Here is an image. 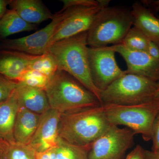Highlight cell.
Here are the masks:
<instances>
[{
    "instance_id": "obj_12",
    "label": "cell",
    "mask_w": 159,
    "mask_h": 159,
    "mask_svg": "<svg viewBox=\"0 0 159 159\" xmlns=\"http://www.w3.org/2000/svg\"><path fill=\"white\" fill-rule=\"evenodd\" d=\"M61 114L50 109L41 115L37 129L29 145L37 152L57 147Z\"/></svg>"
},
{
    "instance_id": "obj_2",
    "label": "cell",
    "mask_w": 159,
    "mask_h": 159,
    "mask_svg": "<svg viewBox=\"0 0 159 159\" xmlns=\"http://www.w3.org/2000/svg\"><path fill=\"white\" fill-rule=\"evenodd\" d=\"M111 125L101 105L61 114L59 136L71 144L88 146L92 145Z\"/></svg>"
},
{
    "instance_id": "obj_21",
    "label": "cell",
    "mask_w": 159,
    "mask_h": 159,
    "mask_svg": "<svg viewBox=\"0 0 159 159\" xmlns=\"http://www.w3.org/2000/svg\"><path fill=\"white\" fill-rule=\"evenodd\" d=\"M91 145H74L60 138L56 147L57 159H89Z\"/></svg>"
},
{
    "instance_id": "obj_8",
    "label": "cell",
    "mask_w": 159,
    "mask_h": 159,
    "mask_svg": "<svg viewBox=\"0 0 159 159\" xmlns=\"http://www.w3.org/2000/svg\"><path fill=\"white\" fill-rule=\"evenodd\" d=\"M115 52L110 46L89 47L88 59L91 77L100 93L119 77L126 74L117 64Z\"/></svg>"
},
{
    "instance_id": "obj_16",
    "label": "cell",
    "mask_w": 159,
    "mask_h": 159,
    "mask_svg": "<svg viewBox=\"0 0 159 159\" xmlns=\"http://www.w3.org/2000/svg\"><path fill=\"white\" fill-rule=\"evenodd\" d=\"M15 93L19 104L33 112L42 115L51 109L44 90L18 82Z\"/></svg>"
},
{
    "instance_id": "obj_13",
    "label": "cell",
    "mask_w": 159,
    "mask_h": 159,
    "mask_svg": "<svg viewBox=\"0 0 159 159\" xmlns=\"http://www.w3.org/2000/svg\"><path fill=\"white\" fill-rule=\"evenodd\" d=\"M34 55L11 50H0V74L17 81L29 69Z\"/></svg>"
},
{
    "instance_id": "obj_36",
    "label": "cell",
    "mask_w": 159,
    "mask_h": 159,
    "mask_svg": "<svg viewBox=\"0 0 159 159\" xmlns=\"http://www.w3.org/2000/svg\"><path fill=\"white\" fill-rule=\"evenodd\" d=\"M0 159H2V154H1V144H0Z\"/></svg>"
},
{
    "instance_id": "obj_7",
    "label": "cell",
    "mask_w": 159,
    "mask_h": 159,
    "mask_svg": "<svg viewBox=\"0 0 159 159\" xmlns=\"http://www.w3.org/2000/svg\"><path fill=\"white\" fill-rule=\"evenodd\" d=\"M136 134L130 129L111 125L92 144L89 159H121L131 147Z\"/></svg>"
},
{
    "instance_id": "obj_30",
    "label": "cell",
    "mask_w": 159,
    "mask_h": 159,
    "mask_svg": "<svg viewBox=\"0 0 159 159\" xmlns=\"http://www.w3.org/2000/svg\"><path fill=\"white\" fill-rule=\"evenodd\" d=\"M36 159H57L56 147L36 153Z\"/></svg>"
},
{
    "instance_id": "obj_26",
    "label": "cell",
    "mask_w": 159,
    "mask_h": 159,
    "mask_svg": "<svg viewBox=\"0 0 159 159\" xmlns=\"http://www.w3.org/2000/svg\"><path fill=\"white\" fill-rule=\"evenodd\" d=\"M62 8L64 10L67 8L75 6H99L98 1L95 0H61Z\"/></svg>"
},
{
    "instance_id": "obj_5",
    "label": "cell",
    "mask_w": 159,
    "mask_h": 159,
    "mask_svg": "<svg viewBox=\"0 0 159 159\" xmlns=\"http://www.w3.org/2000/svg\"><path fill=\"white\" fill-rule=\"evenodd\" d=\"M106 115L112 125H124L145 141L151 139L154 122L159 112V103L155 100L134 104H103Z\"/></svg>"
},
{
    "instance_id": "obj_35",
    "label": "cell",
    "mask_w": 159,
    "mask_h": 159,
    "mask_svg": "<svg viewBox=\"0 0 159 159\" xmlns=\"http://www.w3.org/2000/svg\"><path fill=\"white\" fill-rule=\"evenodd\" d=\"M151 100H155L159 103V82L158 83L157 87L154 93Z\"/></svg>"
},
{
    "instance_id": "obj_33",
    "label": "cell",
    "mask_w": 159,
    "mask_h": 159,
    "mask_svg": "<svg viewBox=\"0 0 159 159\" xmlns=\"http://www.w3.org/2000/svg\"><path fill=\"white\" fill-rule=\"evenodd\" d=\"M9 0H0V20L6 13L7 6H9Z\"/></svg>"
},
{
    "instance_id": "obj_11",
    "label": "cell",
    "mask_w": 159,
    "mask_h": 159,
    "mask_svg": "<svg viewBox=\"0 0 159 159\" xmlns=\"http://www.w3.org/2000/svg\"><path fill=\"white\" fill-rule=\"evenodd\" d=\"M110 47L125 60L127 74L159 82V59L154 58L145 51H132L120 44Z\"/></svg>"
},
{
    "instance_id": "obj_14",
    "label": "cell",
    "mask_w": 159,
    "mask_h": 159,
    "mask_svg": "<svg viewBox=\"0 0 159 159\" xmlns=\"http://www.w3.org/2000/svg\"><path fill=\"white\" fill-rule=\"evenodd\" d=\"M9 6L27 23L36 25L52 20L54 14L40 0H9Z\"/></svg>"
},
{
    "instance_id": "obj_22",
    "label": "cell",
    "mask_w": 159,
    "mask_h": 159,
    "mask_svg": "<svg viewBox=\"0 0 159 159\" xmlns=\"http://www.w3.org/2000/svg\"><path fill=\"white\" fill-rule=\"evenodd\" d=\"M29 69L38 71L51 79L58 70V67L54 57L47 52L42 55H34Z\"/></svg>"
},
{
    "instance_id": "obj_18",
    "label": "cell",
    "mask_w": 159,
    "mask_h": 159,
    "mask_svg": "<svg viewBox=\"0 0 159 159\" xmlns=\"http://www.w3.org/2000/svg\"><path fill=\"white\" fill-rule=\"evenodd\" d=\"M19 107L15 90L7 100L0 103V141L16 142L13 131Z\"/></svg>"
},
{
    "instance_id": "obj_6",
    "label": "cell",
    "mask_w": 159,
    "mask_h": 159,
    "mask_svg": "<svg viewBox=\"0 0 159 159\" xmlns=\"http://www.w3.org/2000/svg\"><path fill=\"white\" fill-rule=\"evenodd\" d=\"M158 83L134 74H124L101 93L103 104L129 105L150 101Z\"/></svg>"
},
{
    "instance_id": "obj_23",
    "label": "cell",
    "mask_w": 159,
    "mask_h": 159,
    "mask_svg": "<svg viewBox=\"0 0 159 159\" xmlns=\"http://www.w3.org/2000/svg\"><path fill=\"white\" fill-rule=\"evenodd\" d=\"M148 42L149 40L145 35L134 26L128 31L120 44L132 51L146 52Z\"/></svg>"
},
{
    "instance_id": "obj_20",
    "label": "cell",
    "mask_w": 159,
    "mask_h": 159,
    "mask_svg": "<svg viewBox=\"0 0 159 159\" xmlns=\"http://www.w3.org/2000/svg\"><path fill=\"white\" fill-rule=\"evenodd\" d=\"M2 159H36L35 151L29 145L0 141Z\"/></svg>"
},
{
    "instance_id": "obj_1",
    "label": "cell",
    "mask_w": 159,
    "mask_h": 159,
    "mask_svg": "<svg viewBox=\"0 0 159 159\" xmlns=\"http://www.w3.org/2000/svg\"><path fill=\"white\" fill-rule=\"evenodd\" d=\"M87 31L54 43L49 46L47 52L54 57L58 70L74 77L94 94L102 104L101 93L94 85L91 77Z\"/></svg>"
},
{
    "instance_id": "obj_29",
    "label": "cell",
    "mask_w": 159,
    "mask_h": 159,
    "mask_svg": "<svg viewBox=\"0 0 159 159\" xmlns=\"http://www.w3.org/2000/svg\"><path fill=\"white\" fill-rule=\"evenodd\" d=\"M144 151L140 145H137L128 154L125 159H145Z\"/></svg>"
},
{
    "instance_id": "obj_34",
    "label": "cell",
    "mask_w": 159,
    "mask_h": 159,
    "mask_svg": "<svg viewBox=\"0 0 159 159\" xmlns=\"http://www.w3.org/2000/svg\"><path fill=\"white\" fill-rule=\"evenodd\" d=\"M97 1L99 3V6H101L103 9L109 6V5L111 2L110 0H97Z\"/></svg>"
},
{
    "instance_id": "obj_19",
    "label": "cell",
    "mask_w": 159,
    "mask_h": 159,
    "mask_svg": "<svg viewBox=\"0 0 159 159\" xmlns=\"http://www.w3.org/2000/svg\"><path fill=\"white\" fill-rule=\"evenodd\" d=\"M37 29L36 25L27 23L20 17L14 9H8L0 20V39L20 32Z\"/></svg>"
},
{
    "instance_id": "obj_25",
    "label": "cell",
    "mask_w": 159,
    "mask_h": 159,
    "mask_svg": "<svg viewBox=\"0 0 159 159\" xmlns=\"http://www.w3.org/2000/svg\"><path fill=\"white\" fill-rule=\"evenodd\" d=\"M17 83L0 74V103L6 101L12 95L16 89Z\"/></svg>"
},
{
    "instance_id": "obj_3",
    "label": "cell",
    "mask_w": 159,
    "mask_h": 159,
    "mask_svg": "<svg viewBox=\"0 0 159 159\" xmlns=\"http://www.w3.org/2000/svg\"><path fill=\"white\" fill-rule=\"evenodd\" d=\"M45 91L51 109L61 114L102 105L94 94L63 71H57Z\"/></svg>"
},
{
    "instance_id": "obj_32",
    "label": "cell",
    "mask_w": 159,
    "mask_h": 159,
    "mask_svg": "<svg viewBox=\"0 0 159 159\" xmlns=\"http://www.w3.org/2000/svg\"><path fill=\"white\" fill-rule=\"evenodd\" d=\"M145 159H159V149L155 151L144 150Z\"/></svg>"
},
{
    "instance_id": "obj_28",
    "label": "cell",
    "mask_w": 159,
    "mask_h": 159,
    "mask_svg": "<svg viewBox=\"0 0 159 159\" xmlns=\"http://www.w3.org/2000/svg\"><path fill=\"white\" fill-rule=\"evenodd\" d=\"M140 2L153 14L159 12V0H142Z\"/></svg>"
},
{
    "instance_id": "obj_15",
    "label": "cell",
    "mask_w": 159,
    "mask_h": 159,
    "mask_svg": "<svg viewBox=\"0 0 159 159\" xmlns=\"http://www.w3.org/2000/svg\"><path fill=\"white\" fill-rule=\"evenodd\" d=\"M131 10L134 27L139 29L148 40L159 47V19L140 2H135Z\"/></svg>"
},
{
    "instance_id": "obj_24",
    "label": "cell",
    "mask_w": 159,
    "mask_h": 159,
    "mask_svg": "<svg viewBox=\"0 0 159 159\" xmlns=\"http://www.w3.org/2000/svg\"><path fill=\"white\" fill-rule=\"evenodd\" d=\"M50 78L38 71L28 69L22 74L17 82L31 87L45 89Z\"/></svg>"
},
{
    "instance_id": "obj_27",
    "label": "cell",
    "mask_w": 159,
    "mask_h": 159,
    "mask_svg": "<svg viewBox=\"0 0 159 159\" xmlns=\"http://www.w3.org/2000/svg\"><path fill=\"white\" fill-rule=\"evenodd\" d=\"M152 141V151L159 149V112L154 122L152 130L151 139Z\"/></svg>"
},
{
    "instance_id": "obj_4",
    "label": "cell",
    "mask_w": 159,
    "mask_h": 159,
    "mask_svg": "<svg viewBox=\"0 0 159 159\" xmlns=\"http://www.w3.org/2000/svg\"><path fill=\"white\" fill-rule=\"evenodd\" d=\"M132 26L131 9L121 6L102 9L87 31L88 45L98 48L121 44Z\"/></svg>"
},
{
    "instance_id": "obj_31",
    "label": "cell",
    "mask_w": 159,
    "mask_h": 159,
    "mask_svg": "<svg viewBox=\"0 0 159 159\" xmlns=\"http://www.w3.org/2000/svg\"><path fill=\"white\" fill-rule=\"evenodd\" d=\"M146 52L154 58L159 59V47L150 41L148 42Z\"/></svg>"
},
{
    "instance_id": "obj_9",
    "label": "cell",
    "mask_w": 159,
    "mask_h": 159,
    "mask_svg": "<svg viewBox=\"0 0 159 159\" xmlns=\"http://www.w3.org/2000/svg\"><path fill=\"white\" fill-rule=\"evenodd\" d=\"M66 15V10H61L54 14L50 24L33 34L20 38L1 40L0 50L19 51L32 55L45 54L57 27Z\"/></svg>"
},
{
    "instance_id": "obj_10",
    "label": "cell",
    "mask_w": 159,
    "mask_h": 159,
    "mask_svg": "<svg viewBox=\"0 0 159 159\" xmlns=\"http://www.w3.org/2000/svg\"><path fill=\"white\" fill-rule=\"evenodd\" d=\"M102 9L99 5L92 7L75 6L66 9L65 17L57 27L50 46L58 41L88 31L97 13Z\"/></svg>"
},
{
    "instance_id": "obj_17",
    "label": "cell",
    "mask_w": 159,
    "mask_h": 159,
    "mask_svg": "<svg viewBox=\"0 0 159 159\" xmlns=\"http://www.w3.org/2000/svg\"><path fill=\"white\" fill-rule=\"evenodd\" d=\"M41 115L19 105L13 134L16 142L29 145L39 124Z\"/></svg>"
}]
</instances>
